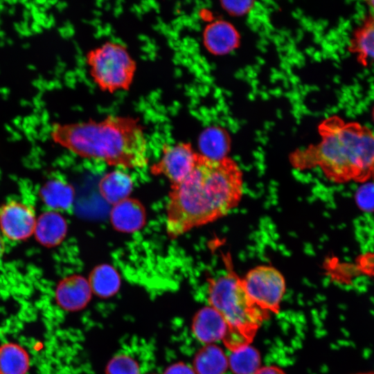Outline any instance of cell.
I'll return each mask as SVG.
<instances>
[{"instance_id": "cell-1", "label": "cell", "mask_w": 374, "mask_h": 374, "mask_svg": "<svg viewBox=\"0 0 374 374\" xmlns=\"http://www.w3.org/2000/svg\"><path fill=\"white\" fill-rule=\"evenodd\" d=\"M243 189V172L233 159L211 160L199 154L190 173L170 186L166 211L168 236L177 238L226 215L240 204Z\"/></svg>"}, {"instance_id": "cell-2", "label": "cell", "mask_w": 374, "mask_h": 374, "mask_svg": "<svg viewBox=\"0 0 374 374\" xmlns=\"http://www.w3.org/2000/svg\"><path fill=\"white\" fill-rule=\"evenodd\" d=\"M50 137L78 157L109 166L141 169L148 163L144 127L132 116L110 114L99 120L55 122L51 127Z\"/></svg>"}, {"instance_id": "cell-3", "label": "cell", "mask_w": 374, "mask_h": 374, "mask_svg": "<svg viewBox=\"0 0 374 374\" xmlns=\"http://www.w3.org/2000/svg\"><path fill=\"white\" fill-rule=\"evenodd\" d=\"M317 144L296 150L289 157L296 170L319 168L335 183L364 181L374 166V133L357 122L330 116L319 127Z\"/></svg>"}, {"instance_id": "cell-4", "label": "cell", "mask_w": 374, "mask_h": 374, "mask_svg": "<svg viewBox=\"0 0 374 374\" xmlns=\"http://www.w3.org/2000/svg\"><path fill=\"white\" fill-rule=\"evenodd\" d=\"M226 270L208 283V301L224 319L227 332L222 341L233 351L253 341L258 328L270 313L249 297L242 281L234 271L231 258L224 259Z\"/></svg>"}, {"instance_id": "cell-5", "label": "cell", "mask_w": 374, "mask_h": 374, "mask_svg": "<svg viewBox=\"0 0 374 374\" xmlns=\"http://www.w3.org/2000/svg\"><path fill=\"white\" fill-rule=\"evenodd\" d=\"M84 60L91 80L101 91H126L133 84L137 64L123 44L106 41L89 50Z\"/></svg>"}, {"instance_id": "cell-6", "label": "cell", "mask_w": 374, "mask_h": 374, "mask_svg": "<svg viewBox=\"0 0 374 374\" xmlns=\"http://www.w3.org/2000/svg\"><path fill=\"white\" fill-rule=\"evenodd\" d=\"M242 281L258 307L269 313H278L286 290L285 278L278 269L271 265H258L246 274Z\"/></svg>"}, {"instance_id": "cell-7", "label": "cell", "mask_w": 374, "mask_h": 374, "mask_svg": "<svg viewBox=\"0 0 374 374\" xmlns=\"http://www.w3.org/2000/svg\"><path fill=\"white\" fill-rule=\"evenodd\" d=\"M199 155L189 143H166L162 147L160 159L151 166L150 172L163 175L171 185L179 184L193 170Z\"/></svg>"}, {"instance_id": "cell-8", "label": "cell", "mask_w": 374, "mask_h": 374, "mask_svg": "<svg viewBox=\"0 0 374 374\" xmlns=\"http://www.w3.org/2000/svg\"><path fill=\"white\" fill-rule=\"evenodd\" d=\"M37 217L32 204L8 199L0 205V233L10 242L26 241L33 235Z\"/></svg>"}, {"instance_id": "cell-9", "label": "cell", "mask_w": 374, "mask_h": 374, "mask_svg": "<svg viewBox=\"0 0 374 374\" xmlns=\"http://www.w3.org/2000/svg\"><path fill=\"white\" fill-rule=\"evenodd\" d=\"M91 293L88 280L81 275L73 274L62 278L57 285L55 299L63 310L74 312L87 305Z\"/></svg>"}, {"instance_id": "cell-10", "label": "cell", "mask_w": 374, "mask_h": 374, "mask_svg": "<svg viewBox=\"0 0 374 374\" xmlns=\"http://www.w3.org/2000/svg\"><path fill=\"white\" fill-rule=\"evenodd\" d=\"M109 216L114 229L125 233L141 230L146 222L144 206L138 199L130 197L113 205Z\"/></svg>"}, {"instance_id": "cell-11", "label": "cell", "mask_w": 374, "mask_h": 374, "mask_svg": "<svg viewBox=\"0 0 374 374\" xmlns=\"http://www.w3.org/2000/svg\"><path fill=\"white\" fill-rule=\"evenodd\" d=\"M68 232V223L60 212L46 210L37 217L33 235L40 245L53 248L60 245Z\"/></svg>"}, {"instance_id": "cell-12", "label": "cell", "mask_w": 374, "mask_h": 374, "mask_svg": "<svg viewBox=\"0 0 374 374\" xmlns=\"http://www.w3.org/2000/svg\"><path fill=\"white\" fill-rule=\"evenodd\" d=\"M192 330L199 341L211 344L223 340L227 332V326L216 310L211 306H206L194 316Z\"/></svg>"}, {"instance_id": "cell-13", "label": "cell", "mask_w": 374, "mask_h": 374, "mask_svg": "<svg viewBox=\"0 0 374 374\" xmlns=\"http://www.w3.org/2000/svg\"><path fill=\"white\" fill-rule=\"evenodd\" d=\"M203 40L206 48L209 52L215 55H223L237 46L238 34L230 23L218 20L206 26Z\"/></svg>"}, {"instance_id": "cell-14", "label": "cell", "mask_w": 374, "mask_h": 374, "mask_svg": "<svg viewBox=\"0 0 374 374\" xmlns=\"http://www.w3.org/2000/svg\"><path fill=\"white\" fill-rule=\"evenodd\" d=\"M38 196L48 210L60 212L71 207L75 191L72 185L66 181L53 178L41 186Z\"/></svg>"}, {"instance_id": "cell-15", "label": "cell", "mask_w": 374, "mask_h": 374, "mask_svg": "<svg viewBox=\"0 0 374 374\" xmlns=\"http://www.w3.org/2000/svg\"><path fill=\"white\" fill-rule=\"evenodd\" d=\"M134 187L132 177L121 170L104 175L98 183L101 197L108 204L114 205L129 197Z\"/></svg>"}, {"instance_id": "cell-16", "label": "cell", "mask_w": 374, "mask_h": 374, "mask_svg": "<svg viewBox=\"0 0 374 374\" xmlns=\"http://www.w3.org/2000/svg\"><path fill=\"white\" fill-rule=\"evenodd\" d=\"M199 154L211 160H220L227 157L230 149V140L227 133L220 127H208L198 139Z\"/></svg>"}, {"instance_id": "cell-17", "label": "cell", "mask_w": 374, "mask_h": 374, "mask_svg": "<svg viewBox=\"0 0 374 374\" xmlns=\"http://www.w3.org/2000/svg\"><path fill=\"white\" fill-rule=\"evenodd\" d=\"M228 367V357L219 346L213 344L203 346L193 360V369L196 374H224Z\"/></svg>"}, {"instance_id": "cell-18", "label": "cell", "mask_w": 374, "mask_h": 374, "mask_svg": "<svg viewBox=\"0 0 374 374\" xmlns=\"http://www.w3.org/2000/svg\"><path fill=\"white\" fill-rule=\"evenodd\" d=\"M88 281L92 292L101 298L112 296L118 291L121 286L118 272L113 266L108 264L95 267L89 274Z\"/></svg>"}, {"instance_id": "cell-19", "label": "cell", "mask_w": 374, "mask_h": 374, "mask_svg": "<svg viewBox=\"0 0 374 374\" xmlns=\"http://www.w3.org/2000/svg\"><path fill=\"white\" fill-rule=\"evenodd\" d=\"M349 50L364 65L370 60H374V15L367 17L355 30L350 41Z\"/></svg>"}, {"instance_id": "cell-20", "label": "cell", "mask_w": 374, "mask_h": 374, "mask_svg": "<svg viewBox=\"0 0 374 374\" xmlns=\"http://www.w3.org/2000/svg\"><path fill=\"white\" fill-rule=\"evenodd\" d=\"M30 366L27 351L15 343L0 346V374H26Z\"/></svg>"}, {"instance_id": "cell-21", "label": "cell", "mask_w": 374, "mask_h": 374, "mask_svg": "<svg viewBox=\"0 0 374 374\" xmlns=\"http://www.w3.org/2000/svg\"><path fill=\"white\" fill-rule=\"evenodd\" d=\"M229 367L234 374H254L260 367V353L250 345L231 351Z\"/></svg>"}, {"instance_id": "cell-22", "label": "cell", "mask_w": 374, "mask_h": 374, "mask_svg": "<svg viewBox=\"0 0 374 374\" xmlns=\"http://www.w3.org/2000/svg\"><path fill=\"white\" fill-rule=\"evenodd\" d=\"M105 374H139L137 362L126 355H118L107 364Z\"/></svg>"}, {"instance_id": "cell-23", "label": "cell", "mask_w": 374, "mask_h": 374, "mask_svg": "<svg viewBox=\"0 0 374 374\" xmlns=\"http://www.w3.org/2000/svg\"><path fill=\"white\" fill-rule=\"evenodd\" d=\"M222 3L228 12L233 15H241L251 10L253 2L250 1H223Z\"/></svg>"}, {"instance_id": "cell-24", "label": "cell", "mask_w": 374, "mask_h": 374, "mask_svg": "<svg viewBox=\"0 0 374 374\" xmlns=\"http://www.w3.org/2000/svg\"><path fill=\"white\" fill-rule=\"evenodd\" d=\"M163 374H196L194 369L184 363H177L168 367Z\"/></svg>"}, {"instance_id": "cell-25", "label": "cell", "mask_w": 374, "mask_h": 374, "mask_svg": "<svg viewBox=\"0 0 374 374\" xmlns=\"http://www.w3.org/2000/svg\"><path fill=\"white\" fill-rule=\"evenodd\" d=\"M254 374H286L285 371L276 366L260 367Z\"/></svg>"}, {"instance_id": "cell-26", "label": "cell", "mask_w": 374, "mask_h": 374, "mask_svg": "<svg viewBox=\"0 0 374 374\" xmlns=\"http://www.w3.org/2000/svg\"><path fill=\"white\" fill-rule=\"evenodd\" d=\"M6 251V240L0 233V260L3 257Z\"/></svg>"}, {"instance_id": "cell-27", "label": "cell", "mask_w": 374, "mask_h": 374, "mask_svg": "<svg viewBox=\"0 0 374 374\" xmlns=\"http://www.w3.org/2000/svg\"><path fill=\"white\" fill-rule=\"evenodd\" d=\"M366 3L368 4V6L371 8V10L373 11V14L374 15V1H366Z\"/></svg>"}, {"instance_id": "cell-28", "label": "cell", "mask_w": 374, "mask_h": 374, "mask_svg": "<svg viewBox=\"0 0 374 374\" xmlns=\"http://www.w3.org/2000/svg\"><path fill=\"white\" fill-rule=\"evenodd\" d=\"M355 374H374V372L371 371V372H366V373H358Z\"/></svg>"}, {"instance_id": "cell-29", "label": "cell", "mask_w": 374, "mask_h": 374, "mask_svg": "<svg viewBox=\"0 0 374 374\" xmlns=\"http://www.w3.org/2000/svg\"><path fill=\"white\" fill-rule=\"evenodd\" d=\"M372 117H373V121H374V107H373V110H372Z\"/></svg>"}, {"instance_id": "cell-30", "label": "cell", "mask_w": 374, "mask_h": 374, "mask_svg": "<svg viewBox=\"0 0 374 374\" xmlns=\"http://www.w3.org/2000/svg\"><path fill=\"white\" fill-rule=\"evenodd\" d=\"M371 177H373V178L374 179V166L371 172Z\"/></svg>"}]
</instances>
